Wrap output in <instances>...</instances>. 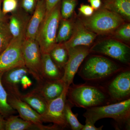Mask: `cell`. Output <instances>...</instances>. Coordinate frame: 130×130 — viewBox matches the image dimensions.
<instances>
[{
  "label": "cell",
  "mask_w": 130,
  "mask_h": 130,
  "mask_svg": "<svg viewBox=\"0 0 130 130\" xmlns=\"http://www.w3.org/2000/svg\"><path fill=\"white\" fill-rule=\"evenodd\" d=\"M67 98L73 106L86 109L111 103L103 86L98 84L73 83L68 89Z\"/></svg>",
  "instance_id": "cell-1"
},
{
  "label": "cell",
  "mask_w": 130,
  "mask_h": 130,
  "mask_svg": "<svg viewBox=\"0 0 130 130\" xmlns=\"http://www.w3.org/2000/svg\"><path fill=\"white\" fill-rule=\"evenodd\" d=\"M83 116L85 119L94 124L102 119H112L115 121L117 129L124 128L130 130V98L120 102L86 109Z\"/></svg>",
  "instance_id": "cell-2"
},
{
  "label": "cell",
  "mask_w": 130,
  "mask_h": 130,
  "mask_svg": "<svg viewBox=\"0 0 130 130\" xmlns=\"http://www.w3.org/2000/svg\"><path fill=\"white\" fill-rule=\"evenodd\" d=\"M124 68L107 57L92 55L86 59L77 72L85 81L98 83L106 81Z\"/></svg>",
  "instance_id": "cell-3"
},
{
  "label": "cell",
  "mask_w": 130,
  "mask_h": 130,
  "mask_svg": "<svg viewBox=\"0 0 130 130\" xmlns=\"http://www.w3.org/2000/svg\"><path fill=\"white\" fill-rule=\"evenodd\" d=\"M80 19L88 30L97 35L111 34L125 22L118 14L102 7L95 11L91 16Z\"/></svg>",
  "instance_id": "cell-4"
},
{
  "label": "cell",
  "mask_w": 130,
  "mask_h": 130,
  "mask_svg": "<svg viewBox=\"0 0 130 130\" xmlns=\"http://www.w3.org/2000/svg\"><path fill=\"white\" fill-rule=\"evenodd\" d=\"M60 4L61 1L45 18L36 38L42 54L48 53L56 44V36L61 19Z\"/></svg>",
  "instance_id": "cell-5"
},
{
  "label": "cell",
  "mask_w": 130,
  "mask_h": 130,
  "mask_svg": "<svg viewBox=\"0 0 130 130\" xmlns=\"http://www.w3.org/2000/svg\"><path fill=\"white\" fill-rule=\"evenodd\" d=\"M103 86L111 103L130 98V70L124 68L106 80Z\"/></svg>",
  "instance_id": "cell-6"
},
{
  "label": "cell",
  "mask_w": 130,
  "mask_h": 130,
  "mask_svg": "<svg viewBox=\"0 0 130 130\" xmlns=\"http://www.w3.org/2000/svg\"><path fill=\"white\" fill-rule=\"evenodd\" d=\"M90 52L108 56L125 64L130 62V47L117 40L105 39L97 42L90 48Z\"/></svg>",
  "instance_id": "cell-7"
},
{
  "label": "cell",
  "mask_w": 130,
  "mask_h": 130,
  "mask_svg": "<svg viewBox=\"0 0 130 130\" xmlns=\"http://www.w3.org/2000/svg\"><path fill=\"white\" fill-rule=\"evenodd\" d=\"M22 53L26 67L29 74L38 83L44 79L41 73L42 53L40 46L36 39L25 38L22 45Z\"/></svg>",
  "instance_id": "cell-8"
},
{
  "label": "cell",
  "mask_w": 130,
  "mask_h": 130,
  "mask_svg": "<svg viewBox=\"0 0 130 130\" xmlns=\"http://www.w3.org/2000/svg\"><path fill=\"white\" fill-rule=\"evenodd\" d=\"M68 88H65L59 97L48 102L46 108L42 116L43 122L53 123L61 129L69 126L65 117V108Z\"/></svg>",
  "instance_id": "cell-9"
},
{
  "label": "cell",
  "mask_w": 130,
  "mask_h": 130,
  "mask_svg": "<svg viewBox=\"0 0 130 130\" xmlns=\"http://www.w3.org/2000/svg\"><path fill=\"white\" fill-rule=\"evenodd\" d=\"M68 50L69 57L64 67L61 80L66 86L68 88L73 83L75 74L90 52L89 47L84 46H78Z\"/></svg>",
  "instance_id": "cell-10"
},
{
  "label": "cell",
  "mask_w": 130,
  "mask_h": 130,
  "mask_svg": "<svg viewBox=\"0 0 130 130\" xmlns=\"http://www.w3.org/2000/svg\"><path fill=\"white\" fill-rule=\"evenodd\" d=\"M8 102L12 108L18 112L21 118L33 123L37 129L57 130L60 129L54 124L51 126L43 125L41 115L19 98L8 95Z\"/></svg>",
  "instance_id": "cell-11"
},
{
  "label": "cell",
  "mask_w": 130,
  "mask_h": 130,
  "mask_svg": "<svg viewBox=\"0 0 130 130\" xmlns=\"http://www.w3.org/2000/svg\"><path fill=\"white\" fill-rule=\"evenodd\" d=\"M24 40L13 38L0 55V72H4L14 68L25 66L22 49Z\"/></svg>",
  "instance_id": "cell-12"
},
{
  "label": "cell",
  "mask_w": 130,
  "mask_h": 130,
  "mask_svg": "<svg viewBox=\"0 0 130 130\" xmlns=\"http://www.w3.org/2000/svg\"><path fill=\"white\" fill-rule=\"evenodd\" d=\"M29 74L25 66L14 68L4 72L2 77V83L8 95L20 98L21 95L20 84L22 77Z\"/></svg>",
  "instance_id": "cell-13"
},
{
  "label": "cell",
  "mask_w": 130,
  "mask_h": 130,
  "mask_svg": "<svg viewBox=\"0 0 130 130\" xmlns=\"http://www.w3.org/2000/svg\"><path fill=\"white\" fill-rule=\"evenodd\" d=\"M97 35L88 30L84 25L80 18L74 21L72 35L69 40L63 43L67 49L78 46L89 47Z\"/></svg>",
  "instance_id": "cell-14"
},
{
  "label": "cell",
  "mask_w": 130,
  "mask_h": 130,
  "mask_svg": "<svg viewBox=\"0 0 130 130\" xmlns=\"http://www.w3.org/2000/svg\"><path fill=\"white\" fill-rule=\"evenodd\" d=\"M31 15L21 7L11 13L8 20V27L13 38L24 40Z\"/></svg>",
  "instance_id": "cell-15"
},
{
  "label": "cell",
  "mask_w": 130,
  "mask_h": 130,
  "mask_svg": "<svg viewBox=\"0 0 130 130\" xmlns=\"http://www.w3.org/2000/svg\"><path fill=\"white\" fill-rule=\"evenodd\" d=\"M46 6L45 0L38 1L35 10L29 20L25 38L36 39L46 17Z\"/></svg>",
  "instance_id": "cell-16"
},
{
  "label": "cell",
  "mask_w": 130,
  "mask_h": 130,
  "mask_svg": "<svg viewBox=\"0 0 130 130\" xmlns=\"http://www.w3.org/2000/svg\"><path fill=\"white\" fill-rule=\"evenodd\" d=\"M38 84V86L34 89L47 102L59 96L67 87L61 79H44Z\"/></svg>",
  "instance_id": "cell-17"
},
{
  "label": "cell",
  "mask_w": 130,
  "mask_h": 130,
  "mask_svg": "<svg viewBox=\"0 0 130 130\" xmlns=\"http://www.w3.org/2000/svg\"><path fill=\"white\" fill-rule=\"evenodd\" d=\"M41 73L45 80H59L62 78L64 71L54 62L48 53L42 54Z\"/></svg>",
  "instance_id": "cell-18"
},
{
  "label": "cell",
  "mask_w": 130,
  "mask_h": 130,
  "mask_svg": "<svg viewBox=\"0 0 130 130\" xmlns=\"http://www.w3.org/2000/svg\"><path fill=\"white\" fill-rule=\"evenodd\" d=\"M101 7L116 13L125 21H130V0H101Z\"/></svg>",
  "instance_id": "cell-19"
},
{
  "label": "cell",
  "mask_w": 130,
  "mask_h": 130,
  "mask_svg": "<svg viewBox=\"0 0 130 130\" xmlns=\"http://www.w3.org/2000/svg\"><path fill=\"white\" fill-rule=\"evenodd\" d=\"M20 98L41 115L46 110L47 102L35 89L25 94H22Z\"/></svg>",
  "instance_id": "cell-20"
},
{
  "label": "cell",
  "mask_w": 130,
  "mask_h": 130,
  "mask_svg": "<svg viewBox=\"0 0 130 130\" xmlns=\"http://www.w3.org/2000/svg\"><path fill=\"white\" fill-rule=\"evenodd\" d=\"M48 54L53 60L60 69L64 71L68 60V50L63 43H56L50 50Z\"/></svg>",
  "instance_id": "cell-21"
},
{
  "label": "cell",
  "mask_w": 130,
  "mask_h": 130,
  "mask_svg": "<svg viewBox=\"0 0 130 130\" xmlns=\"http://www.w3.org/2000/svg\"><path fill=\"white\" fill-rule=\"evenodd\" d=\"M74 21L71 19L61 18L56 36V43H64L69 40L73 31Z\"/></svg>",
  "instance_id": "cell-22"
},
{
  "label": "cell",
  "mask_w": 130,
  "mask_h": 130,
  "mask_svg": "<svg viewBox=\"0 0 130 130\" xmlns=\"http://www.w3.org/2000/svg\"><path fill=\"white\" fill-rule=\"evenodd\" d=\"M5 130H26L37 129L33 123L13 115L6 119Z\"/></svg>",
  "instance_id": "cell-23"
},
{
  "label": "cell",
  "mask_w": 130,
  "mask_h": 130,
  "mask_svg": "<svg viewBox=\"0 0 130 130\" xmlns=\"http://www.w3.org/2000/svg\"><path fill=\"white\" fill-rule=\"evenodd\" d=\"M3 72H0V114L6 119L15 113L16 110L11 107L8 102V94L2 83Z\"/></svg>",
  "instance_id": "cell-24"
},
{
  "label": "cell",
  "mask_w": 130,
  "mask_h": 130,
  "mask_svg": "<svg viewBox=\"0 0 130 130\" xmlns=\"http://www.w3.org/2000/svg\"><path fill=\"white\" fill-rule=\"evenodd\" d=\"M73 106L67 100L65 108V117L69 126L73 130H82L84 125L81 124L77 118V114H74L72 110Z\"/></svg>",
  "instance_id": "cell-25"
},
{
  "label": "cell",
  "mask_w": 130,
  "mask_h": 130,
  "mask_svg": "<svg viewBox=\"0 0 130 130\" xmlns=\"http://www.w3.org/2000/svg\"><path fill=\"white\" fill-rule=\"evenodd\" d=\"M8 20L0 22V55L6 48L13 39L8 27Z\"/></svg>",
  "instance_id": "cell-26"
},
{
  "label": "cell",
  "mask_w": 130,
  "mask_h": 130,
  "mask_svg": "<svg viewBox=\"0 0 130 130\" xmlns=\"http://www.w3.org/2000/svg\"><path fill=\"white\" fill-rule=\"evenodd\" d=\"M78 3V0H61L60 14L61 18L69 19L71 18Z\"/></svg>",
  "instance_id": "cell-27"
},
{
  "label": "cell",
  "mask_w": 130,
  "mask_h": 130,
  "mask_svg": "<svg viewBox=\"0 0 130 130\" xmlns=\"http://www.w3.org/2000/svg\"><path fill=\"white\" fill-rule=\"evenodd\" d=\"M114 37L119 41L129 42L130 41V24L124 23L113 31Z\"/></svg>",
  "instance_id": "cell-28"
},
{
  "label": "cell",
  "mask_w": 130,
  "mask_h": 130,
  "mask_svg": "<svg viewBox=\"0 0 130 130\" xmlns=\"http://www.w3.org/2000/svg\"><path fill=\"white\" fill-rule=\"evenodd\" d=\"M20 8V0H3L2 11L5 15L15 12Z\"/></svg>",
  "instance_id": "cell-29"
},
{
  "label": "cell",
  "mask_w": 130,
  "mask_h": 130,
  "mask_svg": "<svg viewBox=\"0 0 130 130\" xmlns=\"http://www.w3.org/2000/svg\"><path fill=\"white\" fill-rule=\"evenodd\" d=\"M37 2V0H20V7L31 15L36 7Z\"/></svg>",
  "instance_id": "cell-30"
},
{
  "label": "cell",
  "mask_w": 130,
  "mask_h": 130,
  "mask_svg": "<svg viewBox=\"0 0 130 130\" xmlns=\"http://www.w3.org/2000/svg\"><path fill=\"white\" fill-rule=\"evenodd\" d=\"M79 13L84 17H89L91 16L94 12V10L91 6L81 4L78 8Z\"/></svg>",
  "instance_id": "cell-31"
},
{
  "label": "cell",
  "mask_w": 130,
  "mask_h": 130,
  "mask_svg": "<svg viewBox=\"0 0 130 130\" xmlns=\"http://www.w3.org/2000/svg\"><path fill=\"white\" fill-rule=\"evenodd\" d=\"M46 1V17L55 7L57 4L61 0H45Z\"/></svg>",
  "instance_id": "cell-32"
},
{
  "label": "cell",
  "mask_w": 130,
  "mask_h": 130,
  "mask_svg": "<svg viewBox=\"0 0 130 130\" xmlns=\"http://www.w3.org/2000/svg\"><path fill=\"white\" fill-rule=\"evenodd\" d=\"M103 127V125L100 127H96L95 126V124L85 119V124L84 125L82 130H102Z\"/></svg>",
  "instance_id": "cell-33"
},
{
  "label": "cell",
  "mask_w": 130,
  "mask_h": 130,
  "mask_svg": "<svg viewBox=\"0 0 130 130\" xmlns=\"http://www.w3.org/2000/svg\"><path fill=\"white\" fill-rule=\"evenodd\" d=\"M21 86L24 89H26L30 87L32 84V82L28 77V75H25L22 77L20 82Z\"/></svg>",
  "instance_id": "cell-34"
},
{
  "label": "cell",
  "mask_w": 130,
  "mask_h": 130,
  "mask_svg": "<svg viewBox=\"0 0 130 130\" xmlns=\"http://www.w3.org/2000/svg\"><path fill=\"white\" fill-rule=\"evenodd\" d=\"M94 11H96L101 7L102 2L101 0H88Z\"/></svg>",
  "instance_id": "cell-35"
},
{
  "label": "cell",
  "mask_w": 130,
  "mask_h": 130,
  "mask_svg": "<svg viewBox=\"0 0 130 130\" xmlns=\"http://www.w3.org/2000/svg\"><path fill=\"white\" fill-rule=\"evenodd\" d=\"M3 0H0V22L6 21L8 19V16L3 14L2 11V3Z\"/></svg>",
  "instance_id": "cell-36"
},
{
  "label": "cell",
  "mask_w": 130,
  "mask_h": 130,
  "mask_svg": "<svg viewBox=\"0 0 130 130\" xmlns=\"http://www.w3.org/2000/svg\"><path fill=\"white\" fill-rule=\"evenodd\" d=\"M6 119L0 114V130H5Z\"/></svg>",
  "instance_id": "cell-37"
},
{
  "label": "cell",
  "mask_w": 130,
  "mask_h": 130,
  "mask_svg": "<svg viewBox=\"0 0 130 130\" xmlns=\"http://www.w3.org/2000/svg\"><path fill=\"white\" fill-rule=\"evenodd\" d=\"M40 1V0H37V1Z\"/></svg>",
  "instance_id": "cell-38"
}]
</instances>
